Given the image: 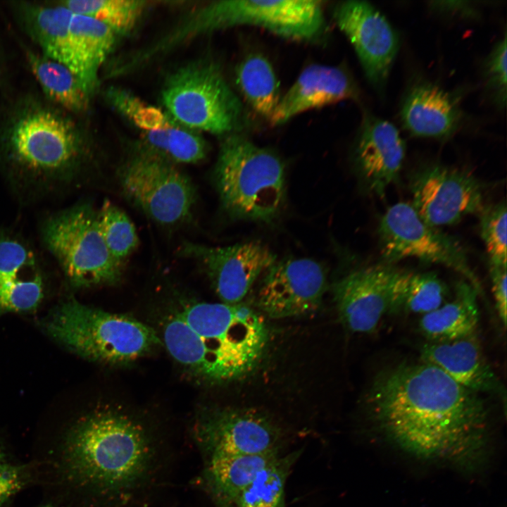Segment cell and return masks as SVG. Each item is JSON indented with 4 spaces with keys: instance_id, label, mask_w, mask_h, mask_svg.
Returning a JSON list of instances; mask_svg holds the SVG:
<instances>
[{
    "instance_id": "41",
    "label": "cell",
    "mask_w": 507,
    "mask_h": 507,
    "mask_svg": "<svg viewBox=\"0 0 507 507\" xmlns=\"http://www.w3.org/2000/svg\"><path fill=\"white\" fill-rule=\"evenodd\" d=\"M41 507H70V506H63V505H58V504H56L54 503H48Z\"/></svg>"
},
{
    "instance_id": "30",
    "label": "cell",
    "mask_w": 507,
    "mask_h": 507,
    "mask_svg": "<svg viewBox=\"0 0 507 507\" xmlns=\"http://www.w3.org/2000/svg\"><path fill=\"white\" fill-rule=\"evenodd\" d=\"M236 82L253 110L268 120L280 100L279 83L268 60L259 54L244 58L236 70Z\"/></svg>"
},
{
    "instance_id": "17",
    "label": "cell",
    "mask_w": 507,
    "mask_h": 507,
    "mask_svg": "<svg viewBox=\"0 0 507 507\" xmlns=\"http://www.w3.org/2000/svg\"><path fill=\"white\" fill-rule=\"evenodd\" d=\"M339 29L353 45L368 80L382 89L399 49V37L392 25L366 1H346L334 10Z\"/></svg>"
},
{
    "instance_id": "18",
    "label": "cell",
    "mask_w": 507,
    "mask_h": 507,
    "mask_svg": "<svg viewBox=\"0 0 507 507\" xmlns=\"http://www.w3.org/2000/svg\"><path fill=\"white\" fill-rule=\"evenodd\" d=\"M397 268L389 263L354 270L333 285L341 320L351 332L370 333L389 313L391 291Z\"/></svg>"
},
{
    "instance_id": "2",
    "label": "cell",
    "mask_w": 507,
    "mask_h": 507,
    "mask_svg": "<svg viewBox=\"0 0 507 507\" xmlns=\"http://www.w3.org/2000/svg\"><path fill=\"white\" fill-rule=\"evenodd\" d=\"M31 463L34 480L59 504L75 492H116L131 487L146 472L151 457L142 427L115 412L89 414L49 445H40Z\"/></svg>"
},
{
    "instance_id": "31",
    "label": "cell",
    "mask_w": 507,
    "mask_h": 507,
    "mask_svg": "<svg viewBox=\"0 0 507 507\" xmlns=\"http://www.w3.org/2000/svg\"><path fill=\"white\" fill-rule=\"evenodd\" d=\"M299 451L280 456L263 469L245 488L235 507H285L284 487Z\"/></svg>"
},
{
    "instance_id": "23",
    "label": "cell",
    "mask_w": 507,
    "mask_h": 507,
    "mask_svg": "<svg viewBox=\"0 0 507 507\" xmlns=\"http://www.w3.org/2000/svg\"><path fill=\"white\" fill-rule=\"evenodd\" d=\"M32 251L0 234V313L34 309L43 294L42 279Z\"/></svg>"
},
{
    "instance_id": "19",
    "label": "cell",
    "mask_w": 507,
    "mask_h": 507,
    "mask_svg": "<svg viewBox=\"0 0 507 507\" xmlns=\"http://www.w3.org/2000/svg\"><path fill=\"white\" fill-rule=\"evenodd\" d=\"M406 145L391 123L365 113L355 145L353 159L366 191L383 197L401 171Z\"/></svg>"
},
{
    "instance_id": "14",
    "label": "cell",
    "mask_w": 507,
    "mask_h": 507,
    "mask_svg": "<svg viewBox=\"0 0 507 507\" xmlns=\"http://www.w3.org/2000/svg\"><path fill=\"white\" fill-rule=\"evenodd\" d=\"M327 278L323 265L314 260L299 258L276 261L263 274L258 306L274 319L310 314L322 303L327 288Z\"/></svg>"
},
{
    "instance_id": "4",
    "label": "cell",
    "mask_w": 507,
    "mask_h": 507,
    "mask_svg": "<svg viewBox=\"0 0 507 507\" xmlns=\"http://www.w3.org/2000/svg\"><path fill=\"white\" fill-rule=\"evenodd\" d=\"M222 205L232 217L269 222L285 199V169L270 150L232 133L222 142L214 168Z\"/></svg>"
},
{
    "instance_id": "8",
    "label": "cell",
    "mask_w": 507,
    "mask_h": 507,
    "mask_svg": "<svg viewBox=\"0 0 507 507\" xmlns=\"http://www.w3.org/2000/svg\"><path fill=\"white\" fill-rule=\"evenodd\" d=\"M167 113L183 126L230 134L239 126L242 104L214 62L187 63L169 75L162 90Z\"/></svg>"
},
{
    "instance_id": "13",
    "label": "cell",
    "mask_w": 507,
    "mask_h": 507,
    "mask_svg": "<svg viewBox=\"0 0 507 507\" xmlns=\"http://www.w3.org/2000/svg\"><path fill=\"white\" fill-rule=\"evenodd\" d=\"M182 256L196 261L223 303H241L254 283L275 262L276 256L258 242L210 246L184 242Z\"/></svg>"
},
{
    "instance_id": "9",
    "label": "cell",
    "mask_w": 507,
    "mask_h": 507,
    "mask_svg": "<svg viewBox=\"0 0 507 507\" xmlns=\"http://www.w3.org/2000/svg\"><path fill=\"white\" fill-rule=\"evenodd\" d=\"M46 248L75 287L113 284L123 268L111 256L102 237L97 211L88 204L49 218L42 229Z\"/></svg>"
},
{
    "instance_id": "24",
    "label": "cell",
    "mask_w": 507,
    "mask_h": 507,
    "mask_svg": "<svg viewBox=\"0 0 507 507\" xmlns=\"http://www.w3.org/2000/svg\"><path fill=\"white\" fill-rule=\"evenodd\" d=\"M115 39V34L105 24L73 13L68 68L89 99L97 89L100 68L111 51Z\"/></svg>"
},
{
    "instance_id": "33",
    "label": "cell",
    "mask_w": 507,
    "mask_h": 507,
    "mask_svg": "<svg viewBox=\"0 0 507 507\" xmlns=\"http://www.w3.org/2000/svg\"><path fill=\"white\" fill-rule=\"evenodd\" d=\"M163 339L170 354L192 373L206 379L208 355L203 339L178 313L166 322Z\"/></svg>"
},
{
    "instance_id": "15",
    "label": "cell",
    "mask_w": 507,
    "mask_h": 507,
    "mask_svg": "<svg viewBox=\"0 0 507 507\" xmlns=\"http://www.w3.org/2000/svg\"><path fill=\"white\" fill-rule=\"evenodd\" d=\"M193 433L208 458L279 451L276 426L267 417L249 409L203 411L195 422Z\"/></svg>"
},
{
    "instance_id": "27",
    "label": "cell",
    "mask_w": 507,
    "mask_h": 507,
    "mask_svg": "<svg viewBox=\"0 0 507 507\" xmlns=\"http://www.w3.org/2000/svg\"><path fill=\"white\" fill-rule=\"evenodd\" d=\"M479 294L466 280L458 282L451 300L421 316L418 323L420 332L432 342L455 340L477 333Z\"/></svg>"
},
{
    "instance_id": "7",
    "label": "cell",
    "mask_w": 507,
    "mask_h": 507,
    "mask_svg": "<svg viewBox=\"0 0 507 507\" xmlns=\"http://www.w3.org/2000/svg\"><path fill=\"white\" fill-rule=\"evenodd\" d=\"M245 25L262 27L287 39L315 40L325 29L323 1H213L187 15L163 36V41L172 50L201 35Z\"/></svg>"
},
{
    "instance_id": "28",
    "label": "cell",
    "mask_w": 507,
    "mask_h": 507,
    "mask_svg": "<svg viewBox=\"0 0 507 507\" xmlns=\"http://www.w3.org/2000/svg\"><path fill=\"white\" fill-rule=\"evenodd\" d=\"M445 282L432 272L415 273L397 269L390 298L389 313H428L447 301Z\"/></svg>"
},
{
    "instance_id": "39",
    "label": "cell",
    "mask_w": 507,
    "mask_h": 507,
    "mask_svg": "<svg viewBox=\"0 0 507 507\" xmlns=\"http://www.w3.org/2000/svg\"><path fill=\"white\" fill-rule=\"evenodd\" d=\"M431 6L438 11L468 16L473 15L475 11L469 1H432Z\"/></svg>"
},
{
    "instance_id": "35",
    "label": "cell",
    "mask_w": 507,
    "mask_h": 507,
    "mask_svg": "<svg viewBox=\"0 0 507 507\" xmlns=\"http://www.w3.org/2000/svg\"><path fill=\"white\" fill-rule=\"evenodd\" d=\"M480 214L481 238L490 265L506 266L507 208L505 201L484 206Z\"/></svg>"
},
{
    "instance_id": "11",
    "label": "cell",
    "mask_w": 507,
    "mask_h": 507,
    "mask_svg": "<svg viewBox=\"0 0 507 507\" xmlns=\"http://www.w3.org/2000/svg\"><path fill=\"white\" fill-rule=\"evenodd\" d=\"M381 254L387 263L411 258L446 266L483 293L466 252L454 237L425 222L410 203L400 201L381 216L377 228Z\"/></svg>"
},
{
    "instance_id": "36",
    "label": "cell",
    "mask_w": 507,
    "mask_h": 507,
    "mask_svg": "<svg viewBox=\"0 0 507 507\" xmlns=\"http://www.w3.org/2000/svg\"><path fill=\"white\" fill-rule=\"evenodd\" d=\"M506 36L500 40L487 56L484 64L485 87L499 107L506 102Z\"/></svg>"
},
{
    "instance_id": "5",
    "label": "cell",
    "mask_w": 507,
    "mask_h": 507,
    "mask_svg": "<svg viewBox=\"0 0 507 507\" xmlns=\"http://www.w3.org/2000/svg\"><path fill=\"white\" fill-rule=\"evenodd\" d=\"M44 326L52 338L73 352L105 364L130 363L161 344L156 331L144 323L74 299L58 306Z\"/></svg>"
},
{
    "instance_id": "25",
    "label": "cell",
    "mask_w": 507,
    "mask_h": 507,
    "mask_svg": "<svg viewBox=\"0 0 507 507\" xmlns=\"http://www.w3.org/2000/svg\"><path fill=\"white\" fill-rule=\"evenodd\" d=\"M280 456L279 451H272L210 457L202 474L203 484L218 507H235L245 488Z\"/></svg>"
},
{
    "instance_id": "1",
    "label": "cell",
    "mask_w": 507,
    "mask_h": 507,
    "mask_svg": "<svg viewBox=\"0 0 507 507\" xmlns=\"http://www.w3.org/2000/svg\"><path fill=\"white\" fill-rule=\"evenodd\" d=\"M366 405L377 430L413 456L465 470L484 462L489 415L482 396L430 363L404 361L380 372Z\"/></svg>"
},
{
    "instance_id": "12",
    "label": "cell",
    "mask_w": 507,
    "mask_h": 507,
    "mask_svg": "<svg viewBox=\"0 0 507 507\" xmlns=\"http://www.w3.org/2000/svg\"><path fill=\"white\" fill-rule=\"evenodd\" d=\"M410 191V204L419 216L438 228L480 213L484 206L482 182L469 171L457 168H425L412 176Z\"/></svg>"
},
{
    "instance_id": "37",
    "label": "cell",
    "mask_w": 507,
    "mask_h": 507,
    "mask_svg": "<svg viewBox=\"0 0 507 507\" xmlns=\"http://www.w3.org/2000/svg\"><path fill=\"white\" fill-rule=\"evenodd\" d=\"M33 480L31 463H0V507Z\"/></svg>"
},
{
    "instance_id": "32",
    "label": "cell",
    "mask_w": 507,
    "mask_h": 507,
    "mask_svg": "<svg viewBox=\"0 0 507 507\" xmlns=\"http://www.w3.org/2000/svg\"><path fill=\"white\" fill-rule=\"evenodd\" d=\"M59 2L73 13L101 22L115 34L131 31L147 4L141 0H65Z\"/></svg>"
},
{
    "instance_id": "40",
    "label": "cell",
    "mask_w": 507,
    "mask_h": 507,
    "mask_svg": "<svg viewBox=\"0 0 507 507\" xmlns=\"http://www.w3.org/2000/svg\"><path fill=\"white\" fill-rule=\"evenodd\" d=\"M7 462V454L4 446L0 442V463Z\"/></svg>"
},
{
    "instance_id": "38",
    "label": "cell",
    "mask_w": 507,
    "mask_h": 507,
    "mask_svg": "<svg viewBox=\"0 0 507 507\" xmlns=\"http://www.w3.org/2000/svg\"><path fill=\"white\" fill-rule=\"evenodd\" d=\"M492 289L499 318L506 328L507 321L506 266L490 265Z\"/></svg>"
},
{
    "instance_id": "6",
    "label": "cell",
    "mask_w": 507,
    "mask_h": 507,
    "mask_svg": "<svg viewBox=\"0 0 507 507\" xmlns=\"http://www.w3.org/2000/svg\"><path fill=\"white\" fill-rule=\"evenodd\" d=\"M204 340L208 355L206 380H237L258 365L268 332L263 318L242 303L196 302L179 313Z\"/></svg>"
},
{
    "instance_id": "16",
    "label": "cell",
    "mask_w": 507,
    "mask_h": 507,
    "mask_svg": "<svg viewBox=\"0 0 507 507\" xmlns=\"http://www.w3.org/2000/svg\"><path fill=\"white\" fill-rule=\"evenodd\" d=\"M106 96L111 105L141 130L146 148L174 163H196L206 157L204 139L167 112L123 89L111 87Z\"/></svg>"
},
{
    "instance_id": "22",
    "label": "cell",
    "mask_w": 507,
    "mask_h": 507,
    "mask_svg": "<svg viewBox=\"0 0 507 507\" xmlns=\"http://www.w3.org/2000/svg\"><path fill=\"white\" fill-rule=\"evenodd\" d=\"M400 116L404 128L411 134L442 139L456 132L463 113L455 95L433 83L422 82L407 92Z\"/></svg>"
},
{
    "instance_id": "34",
    "label": "cell",
    "mask_w": 507,
    "mask_h": 507,
    "mask_svg": "<svg viewBox=\"0 0 507 507\" xmlns=\"http://www.w3.org/2000/svg\"><path fill=\"white\" fill-rule=\"evenodd\" d=\"M99 229L111 256L120 265L136 250L139 244L136 228L128 215L108 199L97 210Z\"/></svg>"
},
{
    "instance_id": "26",
    "label": "cell",
    "mask_w": 507,
    "mask_h": 507,
    "mask_svg": "<svg viewBox=\"0 0 507 507\" xmlns=\"http://www.w3.org/2000/svg\"><path fill=\"white\" fill-rule=\"evenodd\" d=\"M12 7L18 23L39 46L40 53L68 68L73 13L59 1L54 4L17 1Z\"/></svg>"
},
{
    "instance_id": "20",
    "label": "cell",
    "mask_w": 507,
    "mask_h": 507,
    "mask_svg": "<svg viewBox=\"0 0 507 507\" xmlns=\"http://www.w3.org/2000/svg\"><path fill=\"white\" fill-rule=\"evenodd\" d=\"M420 360L440 369L461 386L479 394H494L506 403V392L487 360L477 334L423 346Z\"/></svg>"
},
{
    "instance_id": "10",
    "label": "cell",
    "mask_w": 507,
    "mask_h": 507,
    "mask_svg": "<svg viewBox=\"0 0 507 507\" xmlns=\"http://www.w3.org/2000/svg\"><path fill=\"white\" fill-rule=\"evenodd\" d=\"M125 196L154 222L174 226L186 222L195 204V188L174 163L142 147L120 165Z\"/></svg>"
},
{
    "instance_id": "29",
    "label": "cell",
    "mask_w": 507,
    "mask_h": 507,
    "mask_svg": "<svg viewBox=\"0 0 507 507\" xmlns=\"http://www.w3.org/2000/svg\"><path fill=\"white\" fill-rule=\"evenodd\" d=\"M25 56L46 100L70 113L87 108L90 99L66 65L30 49H26Z\"/></svg>"
},
{
    "instance_id": "3",
    "label": "cell",
    "mask_w": 507,
    "mask_h": 507,
    "mask_svg": "<svg viewBox=\"0 0 507 507\" xmlns=\"http://www.w3.org/2000/svg\"><path fill=\"white\" fill-rule=\"evenodd\" d=\"M87 143L70 113L48 100L25 96L0 119V166L16 186L46 191L80 172Z\"/></svg>"
},
{
    "instance_id": "21",
    "label": "cell",
    "mask_w": 507,
    "mask_h": 507,
    "mask_svg": "<svg viewBox=\"0 0 507 507\" xmlns=\"http://www.w3.org/2000/svg\"><path fill=\"white\" fill-rule=\"evenodd\" d=\"M358 96V90L353 80L344 69L312 64L301 73L281 96L269 121L274 125H282L308 110Z\"/></svg>"
}]
</instances>
